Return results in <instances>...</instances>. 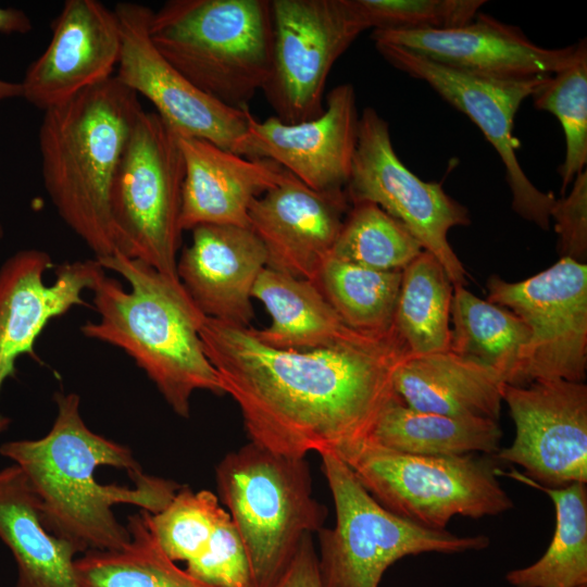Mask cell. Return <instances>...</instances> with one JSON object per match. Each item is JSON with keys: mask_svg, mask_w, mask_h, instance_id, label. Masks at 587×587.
Here are the masks:
<instances>
[{"mask_svg": "<svg viewBox=\"0 0 587 587\" xmlns=\"http://www.w3.org/2000/svg\"><path fill=\"white\" fill-rule=\"evenodd\" d=\"M499 374L452 351L407 355L394 374V390L408 407L437 414L498 421Z\"/></svg>", "mask_w": 587, "mask_h": 587, "instance_id": "23", "label": "cell"}, {"mask_svg": "<svg viewBox=\"0 0 587 587\" xmlns=\"http://www.w3.org/2000/svg\"><path fill=\"white\" fill-rule=\"evenodd\" d=\"M149 36L163 58L203 93L248 109L273 64L267 0H170L153 12Z\"/></svg>", "mask_w": 587, "mask_h": 587, "instance_id": "5", "label": "cell"}, {"mask_svg": "<svg viewBox=\"0 0 587 587\" xmlns=\"http://www.w3.org/2000/svg\"><path fill=\"white\" fill-rule=\"evenodd\" d=\"M347 199L372 202L403 223L444 266L453 286L465 283L464 267L448 242V232L471 223L467 209L441 185L424 182L398 158L389 125L373 108L360 115Z\"/></svg>", "mask_w": 587, "mask_h": 587, "instance_id": "12", "label": "cell"}, {"mask_svg": "<svg viewBox=\"0 0 587 587\" xmlns=\"http://www.w3.org/2000/svg\"><path fill=\"white\" fill-rule=\"evenodd\" d=\"M177 259V276L208 317L249 327L252 289L266 267V252L249 227L203 224Z\"/></svg>", "mask_w": 587, "mask_h": 587, "instance_id": "21", "label": "cell"}, {"mask_svg": "<svg viewBox=\"0 0 587 587\" xmlns=\"http://www.w3.org/2000/svg\"><path fill=\"white\" fill-rule=\"evenodd\" d=\"M453 284L441 263L423 250L403 271L394 330L409 355L450 349Z\"/></svg>", "mask_w": 587, "mask_h": 587, "instance_id": "29", "label": "cell"}, {"mask_svg": "<svg viewBox=\"0 0 587 587\" xmlns=\"http://www.w3.org/2000/svg\"><path fill=\"white\" fill-rule=\"evenodd\" d=\"M96 260L104 268L89 289L99 320L82 334L123 350L180 417L195 391L224 395L200 338L205 315L180 280L118 251Z\"/></svg>", "mask_w": 587, "mask_h": 587, "instance_id": "3", "label": "cell"}, {"mask_svg": "<svg viewBox=\"0 0 587 587\" xmlns=\"http://www.w3.org/2000/svg\"><path fill=\"white\" fill-rule=\"evenodd\" d=\"M200 338L250 440L291 458L339 455L366 440L397 396L394 374L409 355L395 330L295 351L264 345L251 327L205 316Z\"/></svg>", "mask_w": 587, "mask_h": 587, "instance_id": "1", "label": "cell"}, {"mask_svg": "<svg viewBox=\"0 0 587 587\" xmlns=\"http://www.w3.org/2000/svg\"><path fill=\"white\" fill-rule=\"evenodd\" d=\"M369 28H454L469 24L484 0H354Z\"/></svg>", "mask_w": 587, "mask_h": 587, "instance_id": "35", "label": "cell"}, {"mask_svg": "<svg viewBox=\"0 0 587 587\" xmlns=\"http://www.w3.org/2000/svg\"><path fill=\"white\" fill-rule=\"evenodd\" d=\"M53 265L48 252L24 249L0 268V394L5 380L15 377L16 360L27 354L39 361L34 346L45 327L73 307L86 304L83 292L104 270L96 259L65 262L47 284L45 274ZM10 423L0 411V434Z\"/></svg>", "mask_w": 587, "mask_h": 587, "instance_id": "17", "label": "cell"}, {"mask_svg": "<svg viewBox=\"0 0 587 587\" xmlns=\"http://www.w3.org/2000/svg\"><path fill=\"white\" fill-rule=\"evenodd\" d=\"M360 115L345 83L327 95L323 112L297 124L247 113L246 158L268 159L316 191L344 190L351 173Z\"/></svg>", "mask_w": 587, "mask_h": 587, "instance_id": "18", "label": "cell"}, {"mask_svg": "<svg viewBox=\"0 0 587 587\" xmlns=\"http://www.w3.org/2000/svg\"><path fill=\"white\" fill-rule=\"evenodd\" d=\"M184 177L179 136L158 113L142 109L110 193L115 251L176 280Z\"/></svg>", "mask_w": 587, "mask_h": 587, "instance_id": "9", "label": "cell"}, {"mask_svg": "<svg viewBox=\"0 0 587 587\" xmlns=\"http://www.w3.org/2000/svg\"><path fill=\"white\" fill-rule=\"evenodd\" d=\"M122 49L114 75L145 96L164 122L183 138H199L246 157L247 113L220 103L193 86L157 50L149 36L152 10L123 1L113 9Z\"/></svg>", "mask_w": 587, "mask_h": 587, "instance_id": "14", "label": "cell"}, {"mask_svg": "<svg viewBox=\"0 0 587 587\" xmlns=\"http://www.w3.org/2000/svg\"><path fill=\"white\" fill-rule=\"evenodd\" d=\"M344 190L316 191L288 171L250 205L249 228L266 252V267L314 282L330 255L347 209Z\"/></svg>", "mask_w": 587, "mask_h": 587, "instance_id": "20", "label": "cell"}, {"mask_svg": "<svg viewBox=\"0 0 587 587\" xmlns=\"http://www.w3.org/2000/svg\"><path fill=\"white\" fill-rule=\"evenodd\" d=\"M3 235H4V229L0 220V239L3 237Z\"/></svg>", "mask_w": 587, "mask_h": 587, "instance_id": "40", "label": "cell"}, {"mask_svg": "<svg viewBox=\"0 0 587 587\" xmlns=\"http://www.w3.org/2000/svg\"><path fill=\"white\" fill-rule=\"evenodd\" d=\"M222 511L212 491L180 486L161 511L146 515L164 553L174 562L188 563L204 551Z\"/></svg>", "mask_w": 587, "mask_h": 587, "instance_id": "34", "label": "cell"}, {"mask_svg": "<svg viewBox=\"0 0 587 587\" xmlns=\"http://www.w3.org/2000/svg\"><path fill=\"white\" fill-rule=\"evenodd\" d=\"M583 587H587V586H583Z\"/></svg>", "mask_w": 587, "mask_h": 587, "instance_id": "41", "label": "cell"}, {"mask_svg": "<svg viewBox=\"0 0 587 587\" xmlns=\"http://www.w3.org/2000/svg\"><path fill=\"white\" fill-rule=\"evenodd\" d=\"M32 28L30 18L22 10L0 7V33L26 34ZM17 97H22L21 84L0 79V102Z\"/></svg>", "mask_w": 587, "mask_h": 587, "instance_id": "39", "label": "cell"}, {"mask_svg": "<svg viewBox=\"0 0 587 587\" xmlns=\"http://www.w3.org/2000/svg\"><path fill=\"white\" fill-rule=\"evenodd\" d=\"M130 540L120 549L85 552L74 562L80 587H212L178 567L161 549L146 510L129 516Z\"/></svg>", "mask_w": 587, "mask_h": 587, "instance_id": "30", "label": "cell"}, {"mask_svg": "<svg viewBox=\"0 0 587 587\" xmlns=\"http://www.w3.org/2000/svg\"><path fill=\"white\" fill-rule=\"evenodd\" d=\"M532 98L537 110L552 113L565 138V157L559 166L561 193L587 163V42L578 41L576 59L560 72L547 76Z\"/></svg>", "mask_w": 587, "mask_h": 587, "instance_id": "33", "label": "cell"}, {"mask_svg": "<svg viewBox=\"0 0 587 587\" xmlns=\"http://www.w3.org/2000/svg\"><path fill=\"white\" fill-rule=\"evenodd\" d=\"M402 271H376L332 255L322 263L314 283L342 322L373 335L394 330Z\"/></svg>", "mask_w": 587, "mask_h": 587, "instance_id": "31", "label": "cell"}, {"mask_svg": "<svg viewBox=\"0 0 587 587\" xmlns=\"http://www.w3.org/2000/svg\"><path fill=\"white\" fill-rule=\"evenodd\" d=\"M320 455L336 516L333 527H322L316 533L323 587H378L386 570L407 555L460 553L489 546L486 535L457 536L390 512L371 496L338 455Z\"/></svg>", "mask_w": 587, "mask_h": 587, "instance_id": "7", "label": "cell"}, {"mask_svg": "<svg viewBox=\"0 0 587 587\" xmlns=\"http://www.w3.org/2000/svg\"><path fill=\"white\" fill-rule=\"evenodd\" d=\"M0 540L15 559L16 587H80L78 551L47 529L36 494L15 464L0 470Z\"/></svg>", "mask_w": 587, "mask_h": 587, "instance_id": "24", "label": "cell"}, {"mask_svg": "<svg viewBox=\"0 0 587 587\" xmlns=\"http://www.w3.org/2000/svg\"><path fill=\"white\" fill-rule=\"evenodd\" d=\"M122 49L118 20L98 0H66L46 50L20 83L22 98L46 111L113 77Z\"/></svg>", "mask_w": 587, "mask_h": 587, "instance_id": "19", "label": "cell"}, {"mask_svg": "<svg viewBox=\"0 0 587 587\" xmlns=\"http://www.w3.org/2000/svg\"><path fill=\"white\" fill-rule=\"evenodd\" d=\"M141 110L138 95L113 76L43 111L38 140L45 188L97 259L115 252L110 193Z\"/></svg>", "mask_w": 587, "mask_h": 587, "instance_id": "4", "label": "cell"}, {"mask_svg": "<svg viewBox=\"0 0 587 587\" xmlns=\"http://www.w3.org/2000/svg\"><path fill=\"white\" fill-rule=\"evenodd\" d=\"M423 247L408 227L375 203H353L330 255L371 270L403 271Z\"/></svg>", "mask_w": 587, "mask_h": 587, "instance_id": "32", "label": "cell"}, {"mask_svg": "<svg viewBox=\"0 0 587 587\" xmlns=\"http://www.w3.org/2000/svg\"><path fill=\"white\" fill-rule=\"evenodd\" d=\"M271 587H323L313 535L304 536L294 558Z\"/></svg>", "mask_w": 587, "mask_h": 587, "instance_id": "38", "label": "cell"}, {"mask_svg": "<svg viewBox=\"0 0 587 587\" xmlns=\"http://www.w3.org/2000/svg\"><path fill=\"white\" fill-rule=\"evenodd\" d=\"M550 218L559 236L558 251L561 258L579 263L587 259V172L579 173L571 191L555 199Z\"/></svg>", "mask_w": 587, "mask_h": 587, "instance_id": "37", "label": "cell"}, {"mask_svg": "<svg viewBox=\"0 0 587 587\" xmlns=\"http://www.w3.org/2000/svg\"><path fill=\"white\" fill-rule=\"evenodd\" d=\"M498 476H508L544 491L555 508V527L546 552L533 564L505 574L513 587H583L587 586V487L573 483L565 487L541 486L515 469Z\"/></svg>", "mask_w": 587, "mask_h": 587, "instance_id": "27", "label": "cell"}, {"mask_svg": "<svg viewBox=\"0 0 587 587\" xmlns=\"http://www.w3.org/2000/svg\"><path fill=\"white\" fill-rule=\"evenodd\" d=\"M186 571L212 587H254L242 539L223 509L204 551Z\"/></svg>", "mask_w": 587, "mask_h": 587, "instance_id": "36", "label": "cell"}, {"mask_svg": "<svg viewBox=\"0 0 587 587\" xmlns=\"http://www.w3.org/2000/svg\"><path fill=\"white\" fill-rule=\"evenodd\" d=\"M252 298L263 303L272 323L252 328L264 345L280 350L305 351L354 341L365 334L347 326L311 280L265 267Z\"/></svg>", "mask_w": 587, "mask_h": 587, "instance_id": "25", "label": "cell"}, {"mask_svg": "<svg viewBox=\"0 0 587 587\" xmlns=\"http://www.w3.org/2000/svg\"><path fill=\"white\" fill-rule=\"evenodd\" d=\"M215 480L245 545L254 587H271L304 536L316 534L327 516L313 497L308 461L250 441L220 461Z\"/></svg>", "mask_w": 587, "mask_h": 587, "instance_id": "6", "label": "cell"}, {"mask_svg": "<svg viewBox=\"0 0 587 587\" xmlns=\"http://www.w3.org/2000/svg\"><path fill=\"white\" fill-rule=\"evenodd\" d=\"M501 437L495 420L423 412L396 396L377 417L367 439L401 453L458 457L475 452L494 455Z\"/></svg>", "mask_w": 587, "mask_h": 587, "instance_id": "26", "label": "cell"}, {"mask_svg": "<svg viewBox=\"0 0 587 587\" xmlns=\"http://www.w3.org/2000/svg\"><path fill=\"white\" fill-rule=\"evenodd\" d=\"M488 301L528 328L514 386L564 379L584 383L587 369V265L561 258L521 282L491 276Z\"/></svg>", "mask_w": 587, "mask_h": 587, "instance_id": "11", "label": "cell"}, {"mask_svg": "<svg viewBox=\"0 0 587 587\" xmlns=\"http://www.w3.org/2000/svg\"><path fill=\"white\" fill-rule=\"evenodd\" d=\"M394 67L426 82L444 100L467 115L498 152L512 193V208L542 229L550 226L555 201L552 192L539 190L526 176L516 157L513 136L515 114L547 76L498 79L447 67L401 47L375 43Z\"/></svg>", "mask_w": 587, "mask_h": 587, "instance_id": "13", "label": "cell"}, {"mask_svg": "<svg viewBox=\"0 0 587 587\" xmlns=\"http://www.w3.org/2000/svg\"><path fill=\"white\" fill-rule=\"evenodd\" d=\"M338 457L378 503L427 528L446 529L455 515L480 519L513 508L492 455L408 454L366 439Z\"/></svg>", "mask_w": 587, "mask_h": 587, "instance_id": "8", "label": "cell"}, {"mask_svg": "<svg viewBox=\"0 0 587 587\" xmlns=\"http://www.w3.org/2000/svg\"><path fill=\"white\" fill-rule=\"evenodd\" d=\"M57 415L38 439L4 442L0 454L27 477L49 532L78 553L120 549L130 540L113 507L132 504L161 511L180 488L146 474L125 445L92 432L80 415L75 392H55Z\"/></svg>", "mask_w": 587, "mask_h": 587, "instance_id": "2", "label": "cell"}, {"mask_svg": "<svg viewBox=\"0 0 587 587\" xmlns=\"http://www.w3.org/2000/svg\"><path fill=\"white\" fill-rule=\"evenodd\" d=\"M515 425L511 446L496 461L516 464L533 482L549 488L587 484V386L564 379L519 387L502 385Z\"/></svg>", "mask_w": 587, "mask_h": 587, "instance_id": "15", "label": "cell"}, {"mask_svg": "<svg viewBox=\"0 0 587 587\" xmlns=\"http://www.w3.org/2000/svg\"><path fill=\"white\" fill-rule=\"evenodd\" d=\"M371 38L374 43L401 47L447 67L498 79L553 75L578 52V42L557 49L537 46L521 28L483 13L460 27L373 29Z\"/></svg>", "mask_w": 587, "mask_h": 587, "instance_id": "16", "label": "cell"}, {"mask_svg": "<svg viewBox=\"0 0 587 587\" xmlns=\"http://www.w3.org/2000/svg\"><path fill=\"white\" fill-rule=\"evenodd\" d=\"M273 64L263 88L285 124L319 116L335 62L370 29L354 0H273Z\"/></svg>", "mask_w": 587, "mask_h": 587, "instance_id": "10", "label": "cell"}, {"mask_svg": "<svg viewBox=\"0 0 587 587\" xmlns=\"http://www.w3.org/2000/svg\"><path fill=\"white\" fill-rule=\"evenodd\" d=\"M450 351L496 371L514 386L528 328L509 309L453 286Z\"/></svg>", "mask_w": 587, "mask_h": 587, "instance_id": "28", "label": "cell"}, {"mask_svg": "<svg viewBox=\"0 0 587 587\" xmlns=\"http://www.w3.org/2000/svg\"><path fill=\"white\" fill-rule=\"evenodd\" d=\"M185 161L180 225L249 227L254 199L277 186L286 170L268 159H250L199 138L179 137Z\"/></svg>", "mask_w": 587, "mask_h": 587, "instance_id": "22", "label": "cell"}]
</instances>
